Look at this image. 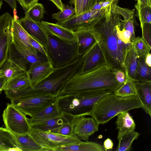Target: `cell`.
Returning a JSON list of instances; mask_svg holds the SVG:
<instances>
[{"instance_id": "1", "label": "cell", "mask_w": 151, "mask_h": 151, "mask_svg": "<svg viewBox=\"0 0 151 151\" xmlns=\"http://www.w3.org/2000/svg\"><path fill=\"white\" fill-rule=\"evenodd\" d=\"M101 19L90 25V29L102 52L106 64L113 70H120L124 72V59L132 43L125 44L118 38L116 31L117 26L120 23L119 20H111V15L104 21Z\"/></svg>"}, {"instance_id": "2", "label": "cell", "mask_w": 151, "mask_h": 151, "mask_svg": "<svg viewBox=\"0 0 151 151\" xmlns=\"http://www.w3.org/2000/svg\"><path fill=\"white\" fill-rule=\"evenodd\" d=\"M122 84L116 81L113 70L105 64L84 73L75 74L62 88L60 95L98 91L113 92Z\"/></svg>"}, {"instance_id": "3", "label": "cell", "mask_w": 151, "mask_h": 151, "mask_svg": "<svg viewBox=\"0 0 151 151\" xmlns=\"http://www.w3.org/2000/svg\"><path fill=\"white\" fill-rule=\"evenodd\" d=\"M83 58L79 56L75 61L65 66L54 69L48 77L36 85H29L22 88L21 95L23 99L45 95L56 97L68 81L80 69Z\"/></svg>"}, {"instance_id": "4", "label": "cell", "mask_w": 151, "mask_h": 151, "mask_svg": "<svg viewBox=\"0 0 151 151\" xmlns=\"http://www.w3.org/2000/svg\"><path fill=\"white\" fill-rule=\"evenodd\" d=\"M142 108L137 96L121 97L113 92L101 98L94 104L90 115L99 124H104L121 112Z\"/></svg>"}, {"instance_id": "5", "label": "cell", "mask_w": 151, "mask_h": 151, "mask_svg": "<svg viewBox=\"0 0 151 151\" xmlns=\"http://www.w3.org/2000/svg\"><path fill=\"white\" fill-rule=\"evenodd\" d=\"M111 92L98 91L60 95L56 97L55 103L64 113L74 116L90 115L94 104Z\"/></svg>"}, {"instance_id": "6", "label": "cell", "mask_w": 151, "mask_h": 151, "mask_svg": "<svg viewBox=\"0 0 151 151\" xmlns=\"http://www.w3.org/2000/svg\"><path fill=\"white\" fill-rule=\"evenodd\" d=\"M47 55L54 69L65 66L79 57L76 40L66 41L47 33Z\"/></svg>"}, {"instance_id": "7", "label": "cell", "mask_w": 151, "mask_h": 151, "mask_svg": "<svg viewBox=\"0 0 151 151\" xmlns=\"http://www.w3.org/2000/svg\"><path fill=\"white\" fill-rule=\"evenodd\" d=\"M8 58L19 64L27 71L33 64L49 60L46 55L39 52H34L28 48L13 34Z\"/></svg>"}, {"instance_id": "8", "label": "cell", "mask_w": 151, "mask_h": 151, "mask_svg": "<svg viewBox=\"0 0 151 151\" xmlns=\"http://www.w3.org/2000/svg\"><path fill=\"white\" fill-rule=\"evenodd\" d=\"M29 133L42 147V151H55L61 146L77 144L81 141L75 135L65 136L34 128H31Z\"/></svg>"}, {"instance_id": "9", "label": "cell", "mask_w": 151, "mask_h": 151, "mask_svg": "<svg viewBox=\"0 0 151 151\" xmlns=\"http://www.w3.org/2000/svg\"><path fill=\"white\" fill-rule=\"evenodd\" d=\"M2 117L6 128L13 133H29L31 129L26 116L11 103L7 104Z\"/></svg>"}, {"instance_id": "10", "label": "cell", "mask_w": 151, "mask_h": 151, "mask_svg": "<svg viewBox=\"0 0 151 151\" xmlns=\"http://www.w3.org/2000/svg\"><path fill=\"white\" fill-rule=\"evenodd\" d=\"M56 97L47 95L10 101L25 115L31 117L55 102Z\"/></svg>"}, {"instance_id": "11", "label": "cell", "mask_w": 151, "mask_h": 151, "mask_svg": "<svg viewBox=\"0 0 151 151\" xmlns=\"http://www.w3.org/2000/svg\"><path fill=\"white\" fill-rule=\"evenodd\" d=\"M105 14V9L91 10L78 15L75 14L68 19L56 23L75 31L89 26L95 21L103 18Z\"/></svg>"}, {"instance_id": "12", "label": "cell", "mask_w": 151, "mask_h": 151, "mask_svg": "<svg viewBox=\"0 0 151 151\" xmlns=\"http://www.w3.org/2000/svg\"><path fill=\"white\" fill-rule=\"evenodd\" d=\"M13 18L8 12L0 16V69L8 57L13 37Z\"/></svg>"}, {"instance_id": "13", "label": "cell", "mask_w": 151, "mask_h": 151, "mask_svg": "<svg viewBox=\"0 0 151 151\" xmlns=\"http://www.w3.org/2000/svg\"><path fill=\"white\" fill-rule=\"evenodd\" d=\"M73 134L80 139L87 141L98 130L99 124L93 117L74 116L72 122Z\"/></svg>"}, {"instance_id": "14", "label": "cell", "mask_w": 151, "mask_h": 151, "mask_svg": "<svg viewBox=\"0 0 151 151\" xmlns=\"http://www.w3.org/2000/svg\"><path fill=\"white\" fill-rule=\"evenodd\" d=\"M83 63L78 72L84 73L106 64L102 52L96 42L82 55Z\"/></svg>"}, {"instance_id": "15", "label": "cell", "mask_w": 151, "mask_h": 151, "mask_svg": "<svg viewBox=\"0 0 151 151\" xmlns=\"http://www.w3.org/2000/svg\"><path fill=\"white\" fill-rule=\"evenodd\" d=\"M24 10V17L15 20L30 36L42 45L46 52L47 46V33L42 27L40 22H37L32 20L26 11Z\"/></svg>"}, {"instance_id": "16", "label": "cell", "mask_w": 151, "mask_h": 151, "mask_svg": "<svg viewBox=\"0 0 151 151\" xmlns=\"http://www.w3.org/2000/svg\"><path fill=\"white\" fill-rule=\"evenodd\" d=\"M54 71V69L49 60L31 65L27 71L30 76L31 86L33 87L38 84Z\"/></svg>"}, {"instance_id": "17", "label": "cell", "mask_w": 151, "mask_h": 151, "mask_svg": "<svg viewBox=\"0 0 151 151\" xmlns=\"http://www.w3.org/2000/svg\"><path fill=\"white\" fill-rule=\"evenodd\" d=\"M41 25L49 35L55 36L61 40L72 42L76 40L74 31L57 24L41 21Z\"/></svg>"}, {"instance_id": "18", "label": "cell", "mask_w": 151, "mask_h": 151, "mask_svg": "<svg viewBox=\"0 0 151 151\" xmlns=\"http://www.w3.org/2000/svg\"><path fill=\"white\" fill-rule=\"evenodd\" d=\"M137 95L142 105V108L151 117V81H134Z\"/></svg>"}, {"instance_id": "19", "label": "cell", "mask_w": 151, "mask_h": 151, "mask_svg": "<svg viewBox=\"0 0 151 151\" xmlns=\"http://www.w3.org/2000/svg\"><path fill=\"white\" fill-rule=\"evenodd\" d=\"M89 26L74 31L79 56L82 55L96 42Z\"/></svg>"}, {"instance_id": "20", "label": "cell", "mask_w": 151, "mask_h": 151, "mask_svg": "<svg viewBox=\"0 0 151 151\" xmlns=\"http://www.w3.org/2000/svg\"><path fill=\"white\" fill-rule=\"evenodd\" d=\"M64 121L63 113L56 117L43 120L30 125L31 128L42 131L58 133L59 129Z\"/></svg>"}, {"instance_id": "21", "label": "cell", "mask_w": 151, "mask_h": 151, "mask_svg": "<svg viewBox=\"0 0 151 151\" xmlns=\"http://www.w3.org/2000/svg\"><path fill=\"white\" fill-rule=\"evenodd\" d=\"M117 116L116 123L118 130L117 139L127 132L135 130V123L128 111L121 112Z\"/></svg>"}, {"instance_id": "22", "label": "cell", "mask_w": 151, "mask_h": 151, "mask_svg": "<svg viewBox=\"0 0 151 151\" xmlns=\"http://www.w3.org/2000/svg\"><path fill=\"white\" fill-rule=\"evenodd\" d=\"M137 57L133 46L127 52L124 60V68L126 78L134 81L136 77L137 66Z\"/></svg>"}, {"instance_id": "23", "label": "cell", "mask_w": 151, "mask_h": 151, "mask_svg": "<svg viewBox=\"0 0 151 151\" xmlns=\"http://www.w3.org/2000/svg\"><path fill=\"white\" fill-rule=\"evenodd\" d=\"M0 146L4 151H22L14 134L2 127H0Z\"/></svg>"}, {"instance_id": "24", "label": "cell", "mask_w": 151, "mask_h": 151, "mask_svg": "<svg viewBox=\"0 0 151 151\" xmlns=\"http://www.w3.org/2000/svg\"><path fill=\"white\" fill-rule=\"evenodd\" d=\"M56 151H105L103 146L96 142L81 141L73 145L63 146L56 149Z\"/></svg>"}, {"instance_id": "25", "label": "cell", "mask_w": 151, "mask_h": 151, "mask_svg": "<svg viewBox=\"0 0 151 151\" xmlns=\"http://www.w3.org/2000/svg\"><path fill=\"white\" fill-rule=\"evenodd\" d=\"M30 84L29 75L27 71H24L8 79L3 90H15Z\"/></svg>"}, {"instance_id": "26", "label": "cell", "mask_w": 151, "mask_h": 151, "mask_svg": "<svg viewBox=\"0 0 151 151\" xmlns=\"http://www.w3.org/2000/svg\"><path fill=\"white\" fill-rule=\"evenodd\" d=\"M22 151H42V147L29 133H14Z\"/></svg>"}, {"instance_id": "27", "label": "cell", "mask_w": 151, "mask_h": 151, "mask_svg": "<svg viewBox=\"0 0 151 151\" xmlns=\"http://www.w3.org/2000/svg\"><path fill=\"white\" fill-rule=\"evenodd\" d=\"M62 113L57 108L55 102L41 111L32 115L30 118H27V120L30 126L43 120L60 116Z\"/></svg>"}, {"instance_id": "28", "label": "cell", "mask_w": 151, "mask_h": 151, "mask_svg": "<svg viewBox=\"0 0 151 151\" xmlns=\"http://www.w3.org/2000/svg\"><path fill=\"white\" fill-rule=\"evenodd\" d=\"M12 30L13 34L28 48L34 52H39L30 45L29 40V35L14 18L12 20Z\"/></svg>"}, {"instance_id": "29", "label": "cell", "mask_w": 151, "mask_h": 151, "mask_svg": "<svg viewBox=\"0 0 151 151\" xmlns=\"http://www.w3.org/2000/svg\"><path fill=\"white\" fill-rule=\"evenodd\" d=\"M134 81H151V68L146 65L143 58L137 57L136 74Z\"/></svg>"}, {"instance_id": "30", "label": "cell", "mask_w": 151, "mask_h": 151, "mask_svg": "<svg viewBox=\"0 0 151 151\" xmlns=\"http://www.w3.org/2000/svg\"><path fill=\"white\" fill-rule=\"evenodd\" d=\"M140 134L135 130L127 132L118 138L119 142L116 151H129L131 149L132 144L137 139Z\"/></svg>"}, {"instance_id": "31", "label": "cell", "mask_w": 151, "mask_h": 151, "mask_svg": "<svg viewBox=\"0 0 151 151\" xmlns=\"http://www.w3.org/2000/svg\"><path fill=\"white\" fill-rule=\"evenodd\" d=\"M1 69L8 79L22 72L27 71L21 65L8 58Z\"/></svg>"}, {"instance_id": "32", "label": "cell", "mask_w": 151, "mask_h": 151, "mask_svg": "<svg viewBox=\"0 0 151 151\" xmlns=\"http://www.w3.org/2000/svg\"><path fill=\"white\" fill-rule=\"evenodd\" d=\"M114 92L116 96L121 97L137 96V90L134 81L126 78L125 82Z\"/></svg>"}, {"instance_id": "33", "label": "cell", "mask_w": 151, "mask_h": 151, "mask_svg": "<svg viewBox=\"0 0 151 151\" xmlns=\"http://www.w3.org/2000/svg\"><path fill=\"white\" fill-rule=\"evenodd\" d=\"M137 57H142L144 59L146 55L150 52L151 47L146 42L142 37H136L132 42Z\"/></svg>"}, {"instance_id": "34", "label": "cell", "mask_w": 151, "mask_h": 151, "mask_svg": "<svg viewBox=\"0 0 151 151\" xmlns=\"http://www.w3.org/2000/svg\"><path fill=\"white\" fill-rule=\"evenodd\" d=\"M135 6L137 11L140 26L144 24H151V7L148 6H141L137 4Z\"/></svg>"}, {"instance_id": "35", "label": "cell", "mask_w": 151, "mask_h": 151, "mask_svg": "<svg viewBox=\"0 0 151 151\" xmlns=\"http://www.w3.org/2000/svg\"><path fill=\"white\" fill-rule=\"evenodd\" d=\"M75 13V9L71 5L64 6L62 11L60 10L56 13L52 14L51 16L52 19L56 20L57 22H60L68 19Z\"/></svg>"}, {"instance_id": "36", "label": "cell", "mask_w": 151, "mask_h": 151, "mask_svg": "<svg viewBox=\"0 0 151 151\" xmlns=\"http://www.w3.org/2000/svg\"><path fill=\"white\" fill-rule=\"evenodd\" d=\"M26 11L32 20L40 22L43 17L44 8L42 4L37 3Z\"/></svg>"}, {"instance_id": "37", "label": "cell", "mask_w": 151, "mask_h": 151, "mask_svg": "<svg viewBox=\"0 0 151 151\" xmlns=\"http://www.w3.org/2000/svg\"><path fill=\"white\" fill-rule=\"evenodd\" d=\"M121 23L120 22L117 26L116 35L118 38L125 44L132 43L131 33L124 28L121 30Z\"/></svg>"}, {"instance_id": "38", "label": "cell", "mask_w": 151, "mask_h": 151, "mask_svg": "<svg viewBox=\"0 0 151 151\" xmlns=\"http://www.w3.org/2000/svg\"><path fill=\"white\" fill-rule=\"evenodd\" d=\"M142 30V38L151 47V26L150 24H144L141 26Z\"/></svg>"}, {"instance_id": "39", "label": "cell", "mask_w": 151, "mask_h": 151, "mask_svg": "<svg viewBox=\"0 0 151 151\" xmlns=\"http://www.w3.org/2000/svg\"><path fill=\"white\" fill-rule=\"evenodd\" d=\"M84 0H70L69 2L71 5L74 6L75 14L78 15L83 13Z\"/></svg>"}, {"instance_id": "40", "label": "cell", "mask_w": 151, "mask_h": 151, "mask_svg": "<svg viewBox=\"0 0 151 151\" xmlns=\"http://www.w3.org/2000/svg\"><path fill=\"white\" fill-rule=\"evenodd\" d=\"M29 40L31 46L37 51L46 55L47 54L43 47L37 41L29 35Z\"/></svg>"}, {"instance_id": "41", "label": "cell", "mask_w": 151, "mask_h": 151, "mask_svg": "<svg viewBox=\"0 0 151 151\" xmlns=\"http://www.w3.org/2000/svg\"><path fill=\"white\" fill-rule=\"evenodd\" d=\"M24 10L27 11L33 6L38 3L39 0H16Z\"/></svg>"}, {"instance_id": "42", "label": "cell", "mask_w": 151, "mask_h": 151, "mask_svg": "<svg viewBox=\"0 0 151 151\" xmlns=\"http://www.w3.org/2000/svg\"><path fill=\"white\" fill-rule=\"evenodd\" d=\"M113 71L115 78L118 83L123 84L125 82L126 78L124 71L120 70H114Z\"/></svg>"}, {"instance_id": "43", "label": "cell", "mask_w": 151, "mask_h": 151, "mask_svg": "<svg viewBox=\"0 0 151 151\" xmlns=\"http://www.w3.org/2000/svg\"><path fill=\"white\" fill-rule=\"evenodd\" d=\"M8 79L4 76L3 71L0 69V94L3 90L4 87L8 80Z\"/></svg>"}, {"instance_id": "44", "label": "cell", "mask_w": 151, "mask_h": 151, "mask_svg": "<svg viewBox=\"0 0 151 151\" xmlns=\"http://www.w3.org/2000/svg\"><path fill=\"white\" fill-rule=\"evenodd\" d=\"M113 146V141L109 138L106 139L104 142L103 146L107 151L112 149Z\"/></svg>"}, {"instance_id": "45", "label": "cell", "mask_w": 151, "mask_h": 151, "mask_svg": "<svg viewBox=\"0 0 151 151\" xmlns=\"http://www.w3.org/2000/svg\"><path fill=\"white\" fill-rule=\"evenodd\" d=\"M53 3L58 8L60 11H62L64 8V5L61 0H48Z\"/></svg>"}, {"instance_id": "46", "label": "cell", "mask_w": 151, "mask_h": 151, "mask_svg": "<svg viewBox=\"0 0 151 151\" xmlns=\"http://www.w3.org/2000/svg\"><path fill=\"white\" fill-rule=\"evenodd\" d=\"M137 1V5L141 6H148L151 7V0H136Z\"/></svg>"}, {"instance_id": "47", "label": "cell", "mask_w": 151, "mask_h": 151, "mask_svg": "<svg viewBox=\"0 0 151 151\" xmlns=\"http://www.w3.org/2000/svg\"><path fill=\"white\" fill-rule=\"evenodd\" d=\"M6 1L13 10L16 9L17 8V3L15 0H1Z\"/></svg>"}, {"instance_id": "48", "label": "cell", "mask_w": 151, "mask_h": 151, "mask_svg": "<svg viewBox=\"0 0 151 151\" xmlns=\"http://www.w3.org/2000/svg\"><path fill=\"white\" fill-rule=\"evenodd\" d=\"M145 63L150 67H151V54L150 52L147 54L145 57Z\"/></svg>"}, {"instance_id": "49", "label": "cell", "mask_w": 151, "mask_h": 151, "mask_svg": "<svg viewBox=\"0 0 151 151\" xmlns=\"http://www.w3.org/2000/svg\"><path fill=\"white\" fill-rule=\"evenodd\" d=\"M101 2L102 9H105L109 6L111 7L110 5V1L109 0H106Z\"/></svg>"}, {"instance_id": "50", "label": "cell", "mask_w": 151, "mask_h": 151, "mask_svg": "<svg viewBox=\"0 0 151 151\" xmlns=\"http://www.w3.org/2000/svg\"><path fill=\"white\" fill-rule=\"evenodd\" d=\"M103 9L101 4V2L96 3L93 6L91 10H100Z\"/></svg>"}, {"instance_id": "51", "label": "cell", "mask_w": 151, "mask_h": 151, "mask_svg": "<svg viewBox=\"0 0 151 151\" xmlns=\"http://www.w3.org/2000/svg\"><path fill=\"white\" fill-rule=\"evenodd\" d=\"M3 4V2L1 1L0 0V10L1 8V6Z\"/></svg>"}, {"instance_id": "52", "label": "cell", "mask_w": 151, "mask_h": 151, "mask_svg": "<svg viewBox=\"0 0 151 151\" xmlns=\"http://www.w3.org/2000/svg\"><path fill=\"white\" fill-rule=\"evenodd\" d=\"M0 151H4V149L0 146Z\"/></svg>"}, {"instance_id": "53", "label": "cell", "mask_w": 151, "mask_h": 151, "mask_svg": "<svg viewBox=\"0 0 151 151\" xmlns=\"http://www.w3.org/2000/svg\"><path fill=\"white\" fill-rule=\"evenodd\" d=\"M114 1V0H110V5L111 6V4L113 3Z\"/></svg>"}, {"instance_id": "54", "label": "cell", "mask_w": 151, "mask_h": 151, "mask_svg": "<svg viewBox=\"0 0 151 151\" xmlns=\"http://www.w3.org/2000/svg\"><path fill=\"white\" fill-rule=\"evenodd\" d=\"M119 0H114L113 2V3L114 2L116 4V3L117 2V1H118Z\"/></svg>"}]
</instances>
